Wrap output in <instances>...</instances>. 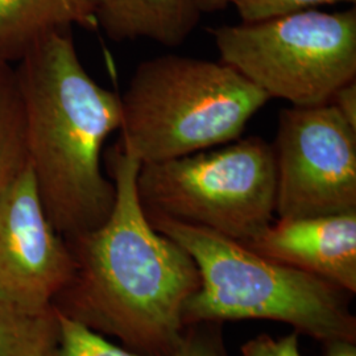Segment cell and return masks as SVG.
Instances as JSON below:
<instances>
[{"label":"cell","instance_id":"8","mask_svg":"<svg viewBox=\"0 0 356 356\" xmlns=\"http://www.w3.org/2000/svg\"><path fill=\"white\" fill-rule=\"evenodd\" d=\"M73 272L72 251L51 226L28 168L0 202V302L49 309Z\"/></svg>","mask_w":356,"mask_h":356},{"label":"cell","instance_id":"10","mask_svg":"<svg viewBox=\"0 0 356 356\" xmlns=\"http://www.w3.org/2000/svg\"><path fill=\"white\" fill-rule=\"evenodd\" d=\"M200 13L194 0H106L97 19L115 41L148 38L176 47L191 35Z\"/></svg>","mask_w":356,"mask_h":356},{"label":"cell","instance_id":"20","mask_svg":"<svg viewBox=\"0 0 356 356\" xmlns=\"http://www.w3.org/2000/svg\"><path fill=\"white\" fill-rule=\"evenodd\" d=\"M74 1H76L79 13H82V16L88 22L90 28L98 26L97 15L99 13V10L102 8L106 0H74Z\"/></svg>","mask_w":356,"mask_h":356},{"label":"cell","instance_id":"4","mask_svg":"<svg viewBox=\"0 0 356 356\" xmlns=\"http://www.w3.org/2000/svg\"><path fill=\"white\" fill-rule=\"evenodd\" d=\"M269 101L222 61L159 56L136 67L120 97L119 145L141 165L226 145Z\"/></svg>","mask_w":356,"mask_h":356},{"label":"cell","instance_id":"13","mask_svg":"<svg viewBox=\"0 0 356 356\" xmlns=\"http://www.w3.org/2000/svg\"><path fill=\"white\" fill-rule=\"evenodd\" d=\"M26 169L24 111L15 69L0 64V202Z\"/></svg>","mask_w":356,"mask_h":356},{"label":"cell","instance_id":"3","mask_svg":"<svg viewBox=\"0 0 356 356\" xmlns=\"http://www.w3.org/2000/svg\"><path fill=\"white\" fill-rule=\"evenodd\" d=\"M148 219L154 229L181 244L200 270V289L182 312L184 326L269 319L321 343L356 342L351 293L343 288L260 256L216 231L168 218Z\"/></svg>","mask_w":356,"mask_h":356},{"label":"cell","instance_id":"19","mask_svg":"<svg viewBox=\"0 0 356 356\" xmlns=\"http://www.w3.org/2000/svg\"><path fill=\"white\" fill-rule=\"evenodd\" d=\"M322 356H356V342L331 339L322 342Z\"/></svg>","mask_w":356,"mask_h":356},{"label":"cell","instance_id":"21","mask_svg":"<svg viewBox=\"0 0 356 356\" xmlns=\"http://www.w3.org/2000/svg\"><path fill=\"white\" fill-rule=\"evenodd\" d=\"M200 13H213L229 6V0H194Z\"/></svg>","mask_w":356,"mask_h":356},{"label":"cell","instance_id":"14","mask_svg":"<svg viewBox=\"0 0 356 356\" xmlns=\"http://www.w3.org/2000/svg\"><path fill=\"white\" fill-rule=\"evenodd\" d=\"M57 310V309H56ZM58 356H153L113 343L102 334L60 314Z\"/></svg>","mask_w":356,"mask_h":356},{"label":"cell","instance_id":"15","mask_svg":"<svg viewBox=\"0 0 356 356\" xmlns=\"http://www.w3.org/2000/svg\"><path fill=\"white\" fill-rule=\"evenodd\" d=\"M168 356H229L222 322H197L184 326Z\"/></svg>","mask_w":356,"mask_h":356},{"label":"cell","instance_id":"18","mask_svg":"<svg viewBox=\"0 0 356 356\" xmlns=\"http://www.w3.org/2000/svg\"><path fill=\"white\" fill-rule=\"evenodd\" d=\"M331 106L341 114L347 123L356 128V81L342 85L331 95Z\"/></svg>","mask_w":356,"mask_h":356},{"label":"cell","instance_id":"16","mask_svg":"<svg viewBox=\"0 0 356 356\" xmlns=\"http://www.w3.org/2000/svg\"><path fill=\"white\" fill-rule=\"evenodd\" d=\"M356 0H229L243 23L263 22L291 13L316 10L318 6L334 3H355Z\"/></svg>","mask_w":356,"mask_h":356},{"label":"cell","instance_id":"12","mask_svg":"<svg viewBox=\"0 0 356 356\" xmlns=\"http://www.w3.org/2000/svg\"><path fill=\"white\" fill-rule=\"evenodd\" d=\"M60 316L0 302V356H58Z\"/></svg>","mask_w":356,"mask_h":356},{"label":"cell","instance_id":"5","mask_svg":"<svg viewBox=\"0 0 356 356\" xmlns=\"http://www.w3.org/2000/svg\"><path fill=\"white\" fill-rule=\"evenodd\" d=\"M136 189L148 218H168L248 243L275 216L272 144L252 136L218 149L143 164Z\"/></svg>","mask_w":356,"mask_h":356},{"label":"cell","instance_id":"1","mask_svg":"<svg viewBox=\"0 0 356 356\" xmlns=\"http://www.w3.org/2000/svg\"><path fill=\"white\" fill-rule=\"evenodd\" d=\"M108 164L114 207L98 229L66 241L74 272L53 306L132 351L168 356L184 329L185 304L200 289V270L151 225L136 189L140 163L118 144Z\"/></svg>","mask_w":356,"mask_h":356},{"label":"cell","instance_id":"7","mask_svg":"<svg viewBox=\"0 0 356 356\" xmlns=\"http://www.w3.org/2000/svg\"><path fill=\"white\" fill-rule=\"evenodd\" d=\"M275 216L356 211V128L331 106H292L279 115L272 144Z\"/></svg>","mask_w":356,"mask_h":356},{"label":"cell","instance_id":"9","mask_svg":"<svg viewBox=\"0 0 356 356\" xmlns=\"http://www.w3.org/2000/svg\"><path fill=\"white\" fill-rule=\"evenodd\" d=\"M251 251L356 293V211L272 222Z\"/></svg>","mask_w":356,"mask_h":356},{"label":"cell","instance_id":"17","mask_svg":"<svg viewBox=\"0 0 356 356\" xmlns=\"http://www.w3.org/2000/svg\"><path fill=\"white\" fill-rule=\"evenodd\" d=\"M241 356H302L300 350V334L293 330L281 338L260 334L243 344Z\"/></svg>","mask_w":356,"mask_h":356},{"label":"cell","instance_id":"2","mask_svg":"<svg viewBox=\"0 0 356 356\" xmlns=\"http://www.w3.org/2000/svg\"><path fill=\"white\" fill-rule=\"evenodd\" d=\"M13 69L28 168L51 226L65 241L98 229L115 204L102 149L122 126L120 95L86 72L72 28L42 38Z\"/></svg>","mask_w":356,"mask_h":356},{"label":"cell","instance_id":"11","mask_svg":"<svg viewBox=\"0 0 356 356\" xmlns=\"http://www.w3.org/2000/svg\"><path fill=\"white\" fill-rule=\"evenodd\" d=\"M73 26L90 28L74 0H0V64L19 63L42 38Z\"/></svg>","mask_w":356,"mask_h":356},{"label":"cell","instance_id":"6","mask_svg":"<svg viewBox=\"0 0 356 356\" xmlns=\"http://www.w3.org/2000/svg\"><path fill=\"white\" fill-rule=\"evenodd\" d=\"M220 61L292 106L329 103L356 76V11L307 10L211 29Z\"/></svg>","mask_w":356,"mask_h":356}]
</instances>
